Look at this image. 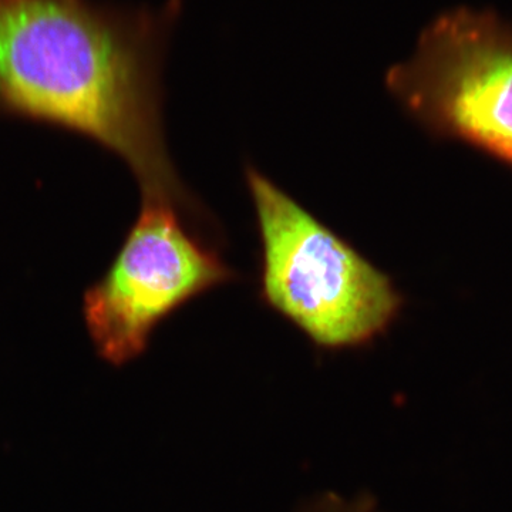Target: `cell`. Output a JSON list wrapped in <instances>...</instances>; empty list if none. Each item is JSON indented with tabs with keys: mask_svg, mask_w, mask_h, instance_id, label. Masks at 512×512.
<instances>
[{
	"mask_svg": "<svg viewBox=\"0 0 512 512\" xmlns=\"http://www.w3.org/2000/svg\"><path fill=\"white\" fill-rule=\"evenodd\" d=\"M158 16L92 0H0V110L74 131L128 165L143 201L215 224L168 156Z\"/></svg>",
	"mask_w": 512,
	"mask_h": 512,
	"instance_id": "6da1fadb",
	"label": "cell"
},
{
	"mask_svg": "<svg viewBox=\"0 0 512 512\" xmlns=\"http://www.w3.org/2000/svg\"><path fill=\"white\" fill-rule=\"evenodd\" d=\"M245 181L261 242V301L320 349L384 335L404 306L390 276L252 165Z\"/></svg>",
	"mask_w": 512,
	"mask_h": 512,
	"instance_id": "7a4b0ae2",
	"label": "cell"
},
{
	"mask_svg": "<svg viewBox=\"0 0 512 512\" xmlns=\"http://www.w3.org/2000/svg\"><path fill=\"white\" fill-rule=\"evenodd\" d=\"M386 83L430 134L512 168V23L503 16L471 8L443 13Z\"/></svg>",
	"mask_w": 512,
	"mask_h": 512,
	"instance_id": "3957f363",
	"label": "cell"
},
{
	"mask_svg": "<svg viewBox=\"0 0 512 512\" xmlns=\"http://www.w3.org/2000/svg\"><path fill=\"white\" fill-rule=\"evenodd\" d=\"M235 279L218 245L195 232L177 208L143 201L113 264L84 293L87 332L101 359L126 365L146 352L168 316Z\"/></svg>",
	"mask_w": 512,
	"mask_h": 512,
	"instance_id": "277c9868",
	"label": "cell"
},
{
	"mask_svg": "<svg viewBox=\"0 0 512 512\" xmlns=\"http://www.w3.org/2000/svg\"><path fill=\"white\" fill-rule=\"evenodd\" d=\"M301 512H380L376 501L369 495L345 498L342 495L326 493L311 501Z\"/></svg>",
	"mask_w": 512,
	"mask_h": 512,
	"instance_id": "5b68a950",
	"label": "cell"
}]
</instances>
